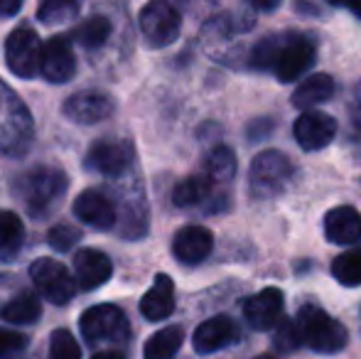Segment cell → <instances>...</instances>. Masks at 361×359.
Here are the masks:
<instances>
[{"label":"cell","instance_id":"1","mask_svg":"<svg viewBox=\"0 0 361 359\" xmlns=\"http://www.w3.org/2000/svg\"><path fill=\"white\" fill-rule=\"evenodd\" d=\"M64 190H67V175L52 165H37V168L20 175L15 182V192L25 202L30 214L35 217L47 214L62 200Z\"/></svg>","mask_w":361,"mask_h":359},{"label":"cell","instance_id":"2","mask_svg":"<svg viewBox=\"0 0 361 359\" xmlns=\"http://www.w3.org/2000/svg\"><path fill=\"white\" fill-rule=\"evenodd\" d=\"M295 325L300 330L302 345H307L310 350L319 352V355H337L349 342L347 327L339 320H334L332 315H327L317 305L300 308L298 317H295Z\"/></svg>","mask_w":361,"mask_h":359},{"label":"cell","instance_id":"3","mask_svg":"<svg viewBox=\"0 0 361 359\" xmlns=\"http://www.w3.org/2000/svg\"><path fill=\"white\" fill-rule=\"evenodd\" d=\"M32 138V118L8 84L0 82V153H20Z\"/></svg>","mask_w":361,"mask_h":359},{"label":"cell","instance_id":"4","mask_svg":"<svg viewBox=\"0 0 361 359\" xmlns=\"http://www.w3.org/2000/svg\"><path fill=\"white\" fill-rule=\"evenodd\" d=\"M79 330L91 347L99 345H126L130 340V322L121 308L104 303L94 305L81 315Z\"/></svg>","mask_w":361,"mask_h":359},{"label":"cell","instance_id":"5","mask_svg":"<svg viewBox=\"0 0 361 359\" xmlns=\"http://www.w3.org/2000/svg\"><path fill=\"white\" fill-rule=\"evenodd\" d=\"M290 175H293V163L281 153V150H263L251 163V192L258 200H271L286 190Z\"/></svg>","mask_w":361,"mask_h":359},{"label":"cell","instance_id":"6","mask_svg":"<svg viewBox=\"0 0 361 359\" xmlns=\"http://www.w3.org/2000/svg\"><path fill=\"white\" fill-rule=\"evenodd\" d=\"M138 25H140V32H143L145 42L150 44V47L160 49V47L172 44L180 37L182 15L175 5L162 3V0H152V3L143 5V10H140Z\"/></svg>","mask_w":361,"mask_h":359},{"label":"cell","instance_id":"7","mask_svg":"<svg viewBox=\"0 0 361 359\" xmlns=\"http://www.w3.org/2000/svg\"><path fill=\"white\" fill-rule=\"evenodd\" d=\"M42 39L27 25H20L5 39V64L20 79H32L39 74Z\"/></svg>","mask_w":361,"mask_h":359},{"label":"cell","instance_id":"8","mask_svg":"<svg viewBox=\"0 0 361 359\" xmlns=\"http://www.w3.org/2000/svg\"><path fill=\"white\" fill-rule=\"evenodd\" d=\"M30 278L37 286V291L42 293V298H47L52 305H67L69 300L76 296V283L74 276L64 264L54 259H37L30 266Z\"/></svg>","mask_w":361,"mask_h":359},{"label":"cell","instance_id":"9","mask_svg":"<svg viewBox=\"0 0 361 359\" xmlns=\"http://www.w3.org/2000/svg\"><path fill=\"white\" fill-rule=\"evenodd\" d=\"M312 64H314V44L307 37L288 35V37H283V44L278 49V57L273 62V72H276L278 82L290 84L302 79Z\"/></svg>","mask_w":361,"mask_h":359},{"label":"cell","instance_id":"10","mask_svg":"<svg viewBox=\"0 0 361 359\" xmlns=\"http://www.w3.org/2000/svg\"><path fill=\"white\" fill-rule=\"evenodd\" d=\"M133 160V150L126 140L121 138H101L86 153V168L91 173L109 175V178H118L130 168Z\"/></svg>","mask_w":361,"mask_h":359},{"label":"cell","instance_id":"11","mask_svg":"<svg viewBox=\"0 0 361 359\" xmlns=\"http://www.w3.org/2000/svg\"><path fill=\"white\" fill-rule=\"evenodd\" d=\"M76 72V57L69 37H49L42 44L39 52V74L52 84H64L74 77Z\"/></svg>","mask_w":361,"mask_h":359},{"label":"cell","instance_id":"12","mask_svg":"<svg viewBox=\"0 0 361 359\" xmlns=\"http://www.w3.org/2000/svg\"><path fill=\"white\" fill-rule=\"evenodd\" d=\"M295 140L302 150L314 153V150L327 148L337 135V121L322 111H305L293 126Z\"/></svg>","mask_w":361,"mask_h":359},{"label":"cell","instance_id":"13","mask_svg":"<svg viewBox=\"0 0 361 359\" xmlns=\"http://www.w3.org/2000/svg\"><path fill=\"white\" fill-rule=\"evenodd\" d=\"M62 111L72 123L91 126L109 118L116 111V104L104 91H79V94H72L64 101Z\"/></svg>","mask_w":361,"mask_h":359},{"label":"cell","instance_id":"14","mask_svg":"<svg viewBox=\"0 0 361 359\" xmlns=\"http://www.w3.org/2000/svg\"><path fill=\"white\" fill-rule=\"evenodd\" d=\"M283 308L286 298L281 288H263L243 303V317L253 330H271L283 320Z\"/></svg>","mask_w":361,"mask_h":359},{"label":"cell","instance_id":"15","mask_svg":"<svg viewBox=\"0 0 361 359\" xmlns=\"http://www.w3.org/2000/svg\"><path fill=\"white\" fill-rule=\"evenodd\" d=\"M238 340V325L228 315H214L204 320L192 335V347L197 355H214Z\"/></svg>","mask_w":361,"mask_h":359},{"label":"cell","instance_id":"16","mask_svg":"<svg viewBox=\"0 0 361 359\" xmlns=\"http://www.w3.org/2000/svg\"><path fill=\"white\" fill-rule=\"evenodd\" d=\"M212 249H214V236H212V231L197 224L182 226L175 234V239H172V254L185 266L202 264V261L212 254Z\"/></svg>","mask_w":361,"mask_h":359},{"label":"cell","instance_id":"17","mask_svg":"<svg viewBox=\"0 0 361 359\" xmlns=\"http://www.w3.org/2000/svg\"><path fill=\"white\" fill-rule=\"evenodd\" d=\"M114 264L99 249H81L74 254V283L81 291H94L109 283Z\"/></svg>","mask_w":361,"mask_h":359},{"label":"cell","instance_id":"18","mask_svg":"<svg viewBox=\"0 0 361 359\" xmlns=\"http://www.w3.org/2000/svg\"><path fill=\"white\" fill-rule=\"evenodd\" d=\"M74 217L81 224L91 226V229H111L116 224V209L109 202V197L101 195L99 190H84L74 200Z\"/></svg>","mask_w":361,"mask_h":359},{"label":"cell","instance_id":"19","mask_svg":"<svg viewBox=\"0 0 361 359\" xmlns=\"http://www.w3.org/2000/svg\"><path fill=\"white\" fill-rule=\"evenodd\" d=\"M324 236L337 246H352L361 239V214L354 207H334L324 214Z\"/></svg>","mask_w":361,"mask_h":359},{"label":"cell","instance_id":"20","mask_svg":"<svg viewBox=\"0 0 361 359\" xmlns=\"http://www.w3.org/2000/svg\"><path fill=\"white\" fill-rule=\"evenodd\" d=\"M140 312L150 322H160L175 312V283H172L170 276L157 273L152 288L140 300Z\"/></svg>","mask_w":361,"mask_h":359},{"label":"cell","instance_id":"21","mask_svg":"<svg viewBox=\"0 0 361 359\" xmlns=\"http://www.w3.org/2000/svg\"><path fill=\"white\" fill-rule=\"evenodd\" d=\"M334 91H337V84L329 74H310L293 91V106L305 114V111H312V106H319L327 99H332Z\"/></svg>","mask_w":361,"mask_h":359},{"label":"cell","instance_id":"22","mask_svg":"<svg viewBox=\"0 0 361 359\" xmlns=\"http://www.w3.org/2000/svg\"><path fill=\"white\" fill-rule=\"evenodd\" d=\"M42 315V303L32 293H18L0 305V317L10 325H32Z\"/></svg>","mask_w":361,"mask_h":359},{"label":"cell","instance_id":"23","mask_svg":"<svg viewBox=\"0 0 361 359\" xmlns=\"http://www.w3.org/2000/svg\"><path fill=\"white\" fill-rule=\"evenodd\" d=\"M182 342H185V330L180 325L162 327L160 332L150 337L143 347V359H172L180 352Z\"/></svg>","mask_w":361,"mask_h":359},{"label":"cell","instance_id":"24","mask_svg":"<svg viewBox=\"0 0 361 359\" xmlns=\"http://www.w3.org/2000/svg\"><path fill=\"white\" fill-rule=\"evenodd\" d=\"M111 32H114V25H111L109 18H104V15H91L89 20H84V23L76 28L74 35H76V42L84 49H99L109 42Z\"/></svg>","mask_w":361,"mask_h":359},{"label":"cell","instance_id":"25","mask_svg":"<svg viewBox=\"0 0 361 359\" xmlns=\"http://www.w3.org/2000/svg\"><path fill=\"white\" fill-rule=\"evenodd\" d=\"M212 192V182L207 175H195V178L182 180L172 192V202L177 207H195L200 202H204Z\"/></svg>","mask_w":361,"mask_h":359},{"label":"cell","instance_id":"26","mask_svg":"<svg viewBox=\"0 0 361 359\" xmlns=\"http://www.w3.org/2000/svg\"><path fill=\"white\" fill-rule=\"evenodd\" d=\"M332 276L347 288L361 286V246L344 251L332 261Z\"/></svg>","mask_w":361,"mask_h":359},{"label":"cell","instance_id":"27","mask_svg":"<svg viewBox=\"0 0 361 359\" xmlns=\"http://www.w3.org/2000/svg\"><path fill=\"white\" fill-rule=\"evenodd\" d=\"M25 241V226L15 212H0V254H15Z\"/></svg>","mask_w":361,"mask_h":359},{"label":"cell","instance_id":"28","mask_svg":"<svg viewBox=\"0 0 361 359\" xmlns=\"http://www.w3.org/2000/svg\"><path fill=\"white\" fill-rule=\"evenodd\" d=\"M236 175V155L226 145H219L207 158V178L209 182H228Z\"/></svg>","mask_w":361,"mask_h":359},{"label":"cell","instance_id":"29","mask_svg":"<svg viewBox=\"0 0 361 359\" xmlns=\"http://www.w3.org/2000/svg\"><path fill=\"white\" fill-rule=\"evenodd\" d=\"M79 13V5L72 3V0H47L37 8V18L42 25H62V23H69L74 15Z\"/></svg>","mask_w":361,"mask_h":359},{"label":"cell","instance_id":"30","mask_svg":"<svg viewBox=\"0 0 361 359\" xmlns=\"http://www.w3.org/2000/svg\"><path fill=\"white\" fill-rule=\"evenodd\" d=\"M49 359H81V347L69 330H54L49 337Z\"/></svg>","mask_w":361,"mask_h":359},{"label":"cell","instance_id":"31","mask_svg":"<svg viewBox=\"0 0 361 359\" xmlns=\"http://www.w3.org/2000/svg\"><path fill=\"white\" fill-rule=\"evenodd\" d=\"M81 241V231L72 224H54L52 229L47 231V244L52 246L54 251L64 254V251H72L76 244Z\"/></svg>","mask_w":361,"mask_h":359},{"label":"cell","instance_id":"32","mask_svg":"<svg viewBox=\"0 0 361 359\" xmlns=\"http://www.w3.org/2000/svg\"><path fill=\"white\" fill-rule=\"evenodd\" d=\"M283 44V37H263L256 47L251 49V67L256 69H273V62L278 57V49Z\"/></svg>","mask_w":361,"mask_h":359},{"label":"cell","instance_id":"33","mask_svg":"<svg viewBox=\"0 0 361 359\" xmlns=\"http://www.w3.org/2000/svg\"><path fill=\"white\" fill-rule=\"evenodd\" d=\"M300 345H302V340H300V330H298V325H295V320H286V317H283L276 325L273 347H276L278 352H283V355H288V352L298 350Z\"/></svg>","mask_w":361,"mask_h":359},{"label":"cell","instance_id":"34","mask_svg":"<svg viewBox=\"0 0 361 359\" xmlns=\"http://www.w3.org/2000/svg\"><path fill=\"white\" fill-rule=\"evenodd\" d=\"M27 342V335H23V332L3 330L0 327V359H15L20 352H25Z\"/></svg>","mask_w":361,"mask_h":359},{"label":"cell","instance_id":"35","mask_svg":"<svg viewBox=\"0 0 361 359\" xmlns=\"http://www.w3.org/2000/svg\"><path fill=\"white\" fill-rule=\"evenodd\" d=\"M20 8H23V3H20V0H0V15H3V18L20 13Z\"/></svg>","mask_w":361,"mask_h":359},{"label":"cell","instance_id":"36","mask_svg":"<svg viewBox=\"0 0 361 359\" xmlns=\"http://www.w3.org/2000/svg\"><path fill=\"white\" fill-rule=\"evenodd\" d=\"M91 359H126V355L118 350H104V352H99V355H94Z\"/></svg>","mask_w":361,"mask_h":359},{"label":"cell","instance_id":"37","mask_svg":"<svg viewBox=\"0 0 361 359\" xmlns=\"http://www.w3.org/2000/svg\"><path fill=\"white\" fill-rule=\"evenodd\" d=\"M281 3H253V8H258V10H276Z\"/></svg>","mask_w":361,"mask_h":359},{"label":"cell","instance_id":"38","mask_svg":"<svg viewBox=\"0 0 361 359\" xmlns=\"http://www.w3.org/2000/svg\"><path fill=\"white\" fill-rule=\"evenodd\" d=\"M349 10H352L354 15H359V18H361V3H349Z\"/></svg>","mask_w":361,"mask_h":359},{"label":"cell","instance_id":"39","mask_svg":"<svg viewBox=\"0 0 361 359\" xmlns=\"http://www.w3.org/2000/svg\"><path fill=\"white\" fill-rule=\"evenodd\" d=\"M256 359H278L276 355H268V352H266V355H258Z\"/></svg>","mask_w":361,"mask_h":359}]
</instances>
